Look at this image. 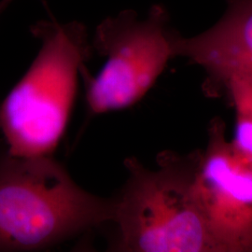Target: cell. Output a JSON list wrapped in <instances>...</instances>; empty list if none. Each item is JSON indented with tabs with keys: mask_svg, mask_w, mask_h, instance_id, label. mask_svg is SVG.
Returning a JSON list of instances; mask_svg holds the SVG:
<instances>
[{
	"mask_svg": "<svg viewBox=\"0 0 252 252\" xmlns=\"http://www.w3.org/2000/svg\"><path fill=\"white\" fill-rule=\"evenodd\" d=\"M199 158L200 152H162L156 169L126 159L128 179L112 199V251L219 252L196 189Z\"/></svg>",
	"mask_w": 252,
	"mask_h": 252,
	"instance_id": "obj_1",
	"label": "cell"
},
{
	"mask_svg": "<svg viewBox=\"0 0 252 252\" xmlns=\"http://www.w3.org/2000/svg\"><path fill=\"white\" fill-rule=\"evenodd\" d=\"M112 199L81 188L52 156L0 149V252L51 248L111 221Z\"/></svg>",
	"mask_w": 252,
	"mask_h": 252,
	"instance_id": "obj_2",
	"label": "cell"
},
{
	"mask_svg": "<svg viewBox=\"0 0 252 252\" xmlns=\"http://www.w3.org/2000/svg\"><path fill=\"white\" fill-rule=\"evenodd\" d=\"M40 49L0 104L7 151L18 157L52 156L72 111L79 76L94 53L81 23L41 21L31 27Z\"/></svg>",
	"mask_w": 252,
	"mask_h": 252,
	"instance_id": "obj_3",
	"label": "cell"
},
{
	"mask_svg": "<svg viewBox=\"0 0 252 252\" xmlns=\"http://www.w3.org/2000/svg\"><path fill=\"white\" fill-rule=\"evenodd\" d=\"M179 36L162 5H154L144 18L124 10L105 19L95 29L92 46L106 63L95 77L85 66L81 70L91 114L130 108L142 99L176 57Z\"/></svg>",
	"mask_w": 252,
	"mask_h": 252,
	"instance_id": "obj_4",
	"label": "cell"
},
{
	"mask_svg": "<svg viewBox=\"0 0 252 252\" xmlns=\"http://www.w3.org/2000/svg\"><path fill=\"white\" fill-rule=\"evenodd\" d=\"M196 189L219 252H252V161L234 148L218 118L200 152Z\"/></svg>",
	"mask_w": 252,
	"mask_h": 252,
	"instance_id": "obj_5",
	"label": "cell"
},
{
	"mask_svg": "<svg viewBox=\"0 0 252 252\" xmlns=\"http://www.w3.org/2000/svg\"><path fill=\"white\" fill-rule=\"evenodd\" d=\"M176 57L201 66L210 80L252 77V0H227L221 18L198 35L179 36Z\"/></svg>",
	"mask_w": 252,
	"mask_h": 252,
	"instance_id": "obj_6",
	"label": "cell"
},
{
	"mask_svg": "<svg viewBox=\"0 0 252 252\" xmlns=\"http://www.w3.org/2000/svg\"><path fill=\"white\" fill-rule=\"evenodd\" d=\"M235 110L234 148L252 161V86L241 79H231L223 84Z\"/></svg>",
	"mask_w": 252,
	"mask_h": 252,
	"instance_id": "obj_7",
	"label": "cell"
},
{
	"mask_svg": "<svg viewBox=\"0 0 252 252\" xmlns=\"http://www.w3.org/2000/svg\"><path fill=\"white\" fill-rule=\"evenodd\" d=\"M14 0H0V15L7 9Z\"/></svg>",
	"mask_w": 252,
	"mask_h": 252,
	"instance_id": "obj_8",
	"label": "cell"
},
{
	"mask_svg": "<svg viewBox=\"0 0 252 252\" xmlns=\"http://www.w3.org/2000/svg\"><path fill=\"white\" fill-rule=\"evenodd\" d=\"M241 80H242V79H241ZM244 81H246V80H244ZM248 81V82H249V83H250V84H251V85H252V81Z\"/></svg>",
	"mask_w": 252,
	"mask_h": 252,
	"instance_id": "obj_9",
	"label": "cell"
}]
</instances>
